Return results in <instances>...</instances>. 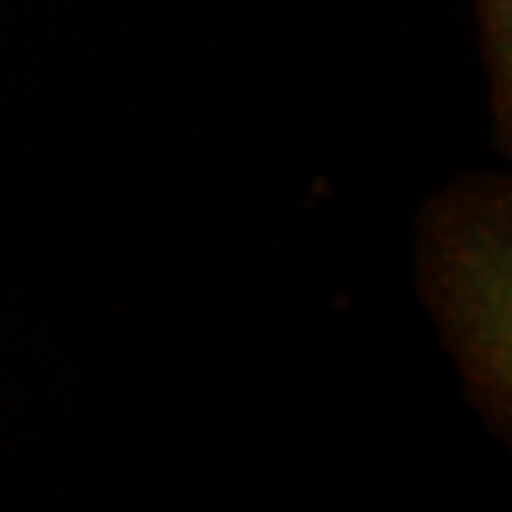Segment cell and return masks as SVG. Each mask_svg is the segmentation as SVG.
Returning a JSON list of instances; mask_svg holds the SVG:
<instances>
[{
  "mask_svg": "<svg viewBox=\"0 0 512 512\" xmlns=\"http://www.w3.org/2000/svg\"><path fill=\"white\" fill-rule=\"evenodd\" d=\"M424 293L478 407L510 416V188L473 177L433 202L421 225Z\"/></svg>",
  "mask_w": 512,
  "mask_h": 512,
  "instance_id": "6da1fadb",
  "label": "cell"
}]
</instances>
